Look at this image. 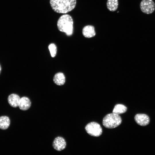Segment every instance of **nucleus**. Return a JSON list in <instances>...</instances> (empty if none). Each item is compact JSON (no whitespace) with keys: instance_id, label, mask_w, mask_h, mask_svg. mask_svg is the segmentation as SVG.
Listing matches in <instances>:
<instances>
[{"instance_id":"f257e3e1","label":"nucleus","mask_w":155,"mask_h":155,"mask_svg":"<svg viewBox=\"0 0 155 155\" xmlns=\"http://www.w3.org/2000/svg\"><path fill=\"white\" fill-rule=\"evenodd\" d=\"M50 3L52 9L55 12L65 13L75 8L76 0H50Z\"/></svg>"},{"instance_id":"f03ea898","label":"nucleus","mask_w":155,"mask_h":155,"mask_svg":"<svg viewBox=\"0 0 155 155\" xmlns=\"http://www.w3.org/2000/svg\"><path fill=\"white\" fill-rule=\"evenodd\" d=\"M73 21L71 17L68 14L61 16L58 20L57 26L60 31L65 32L67 36H71L73 33Z\"/></svg>"},{"instance_id":"7ed1b4c3","label":"nucleus","mask_w":155,"mask_h":155,"mask_svg":"<svg viewBox=\"0 0 155 155\" xmlns=\"http://www.w3.org/2000/svg\"><path fill=\"white\" fill-rule=\"evenodd\" d=\"M121 122V118L119 115L112 113L107 114L104 117L102 124L107 128L113 129L118 127Z\"/></svg>"},{"instance_id":"20e7f679","label":"nucleus","mask_w":155,"mask_h":155,"mask_svg":"<svg viewBox=\"0 0 155 155\" xmlns=\"http://www.w3.org/2000/svg\"><path fill=\"white\" fill-rule=\"evenodd\" d=\"M85 129L86 132L92 136L98 137L102 133V129L100 125L94 122L87 124L85 127Z\"/></svg>"},{"instance_id":"39448f33","label":"nucleus","mask_w":155,"mask_h":155,"mask_svg":"<svg viewBox=\"0 0 155 155\" xmlns=\"http://www.w3.org/2000/svg\"><path fill=\"white\" fill-rule=\"evenodd\" d=\"M140 8L144 13L150 14L155 9V4L152 0H142L140 4Z\"/></svg>"},{"instance_id":"423d86ee","label":"nucleus","mask_w":155,"mask_h":155,"mask_svg":"<svg viewBox=\"0 0 155 155\" xmlns=\"http://www.w3.org/2000/svg\"><path fill=\"white\" fill-rule=\"evenodd\" d=\"M52 145L54 149L57 151H60L63 150L65 148L66 143L63 137L58 136L54 139Z\"/></svg>"},{"instance_id":"0eeeda50","label":"nucleus","mask_w":155,"mask_h":155,"mask_svg":"<svg viewBox=\"0 0 155 155\" xmlns=\"http://www.w3.org/2000/svg\"><path fill=\"white\" fill-rule=\"evenodd\" d=\"M136 123L141 126H145L149 124L150 119L147 115L144 114H138L134 117Z\"/></svg>"},{"instance_id":"6e6552de","label":"nucleus","mask_w":155,"mask_h":155,"mask_svg":"<svg viewBox=\"0 0 155 155\" xmlns=\"http://www.w3.org/2000/svg\"><path fill=\"white\" fill-rule=\"evenodd\" d=\"M82 33L83 36L87 38L93 37L96 35L94 27L90 25L84 26L82 29Z\"/></svg>"},{"instance_id":"1a4fd4ad","label":"nucleus","mask_w":155,"mask_h":155,"mask_svg":"<svg viewBox=\"0 0 155 155\" xmlns=\"http://www.w3.org/2000/svg\"><path fill=\"white\" fill-rule=\"evenodd\" d=\"M31 104V101L28 97L24 96L20 98L18 107L21 110L25 111L30 108Z\"/></svg>"},{"instance_id":"9d476101","label":"nucleus","mask_w":155,"mask_h":155,"mask_svg":"<svg viewBox=\"0 0 155 155\" xmlns=\"http://www.w3.org/2000/svg\"><path fill=\"white\" fill-rule=\"evenodd\" d=\"M20 98L17 94H12L8 98V101L9 105L12 107L16 108L18 106Z\"/></svg>"},{"instance_id":"9b49d317","label":"nucleus","mask_w":155,"mask_h":155,"mask_svg":"<svg viewBox=\"0 0 155 155\" xmlns=\"http://www.w3.org/2000/svg\"><path fill=\"white\" fill-rule=\"evenodd\" d=\"M53 81L54 83L58 85H62L65 82V76L62 73H58L54 75Z\"/></svg>"},{"instance_id":"f8f14e48","label":"nucleus","mask_w":155,"mask_h":155,"mask_svg":"<svg viewBox=\"0 0 155 155\" xmlns=\"http://www.w3.org/2000/svg\"><path fill=\"white\" fill-rule=\"evenodd\" d=\"M10 121L9 118L6 116L0 117V129L5 130L8 128L10 125Z\"/></svg>"},{"instance_id":"ddd939ff","label":"nucleus","mask_w":155,"mask_h":155,"mask_svg":"<svg viewBox=\"0 0 155 155\" xmlns=\"http://www.w3.org/2000/svg\"><path fill=\"white\" fill-rule=\"evenodd\" d=\"M118 0H107V7L110 11H114L117 9L118 6Z\"/></svg>"},{"instance_id":"4468645a","label":"nucleus","mask_w":155,"mask_h":155,"mask_svg":"<svg viewBox=\"0 0 155 155\" xmlns=\"http://www.w3.org/2000/svg\"><path fill=\"white\" fill-rule=\"evenodd\" d=\"M127 109L126 107L123 104H117L115 106L112 113L119 115L125 112Z\"/></svg>"},{"instance_id":"2eb2a0df","label":"nucleus","mask_w":155,"mask_h":155,"mask_svg":"<svg viewBox=\"0 0 155 155\" xmlns=\"http://www.w3.org/2000/svg\"><path fill=\"white\" fill-rule=\"evenodd\" d=\"M48 47L51 57H54L57 53L56 46L55 44L51 43L49 45Z\"/></svg>"},{"instance_id":"dca6fc26","label":"nucleus","mask_w":155,"mask_h":155,"mask_svg":"<svg viewBox=\"0 0 155 155\" xmlns=\"http://www.w3.org/2000/svg\"><path fill=\"white\" fill-rule=\"evenodd\" d=\"M1 66L0 65V73H1Z\"/></svg>"}]
</instances>
